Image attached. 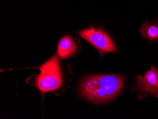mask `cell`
Returning a JSON list of instances; mask_svg holds the SVG:
<instances>
[{"mask_svg":"<svg viewBox=\"0 0 158 119\" xmlns=\"http://www.w3.org/2000/svg\"><path fill=\"white\" fill-rule=\"evenodd\" d=\"M78 34L96 48L101 56L107 52H118V51L110 35L100 28L91 27L79 31Z\"/></svg>","mask_w":158,"mask_h":119,"instance_id":"3","label":"cell"},{"mask_svg":"<svg viewBox=\"0 0 158 119\" xmlns=\"http://www.w3.org/2000/svg\"><path fill=\"white\" fill-rule=\"evenodd\" d=\"M125 77L122 74L86 76L81 83V95L95 103H103L116 97L124 88Z\"/></svg>","mask_w":158,"mask_h":119,"instance_id":"1","label":"cell"},{"mask_svg":"<svg viewBox=\"0 0 158 119\" xmlns=\"http://www.w3.org/2000/svg\"><path fill=\"white\" fill-rule=\"evenodd\" d=\"M77 48V44L72 37L66 35L59 41L57 54L62 59L69 58L76 53Z\"/></svg>","mask_w":158,"mask_h":119,"instance_id":"5","label":"cell"},{"mask_svg":"<svg viewBox=\"0 0 158 119\" xmlns=\"http://www.w3.org/2000/svg\"><path fill=\"white\" fill-rule=\"evenodd\" d=\"M35 79V85L43 93L59 88L63 83L59 58L57 55L43 64Z\"/></svg>","mask_w":158,"mask_h":119,"instance_id":"2","label":"cell"},{"mask_svg":"<svg viewBox=\"0 0 158 119\" xmlns=\"http://www.w3.org/2000/svg\"><path fill=\"white\" fill-rule=\"evenodd\" d=\"M137 87L140 92L158 97V70L152 66L144 76L138 75Z\"/></svg>","mask_w":158,"mask_h":119,"instance_id":"4","label":"cell"},{"mask_svg":"<svg viewBox=\"0 0 158 119\" xmlns=\"http://www.w3.org/2000/svg\"><path fill=\"white\" fill-rule=\"evenodd\" d=\"M139 32L143 38L147 40L154 41L158 39V26L151 23L148 20H146L142 25Z\"/></svg>","mask_w":158,"mask_h":119,"instance_id":"6","label":"cell"}]
</instances>
